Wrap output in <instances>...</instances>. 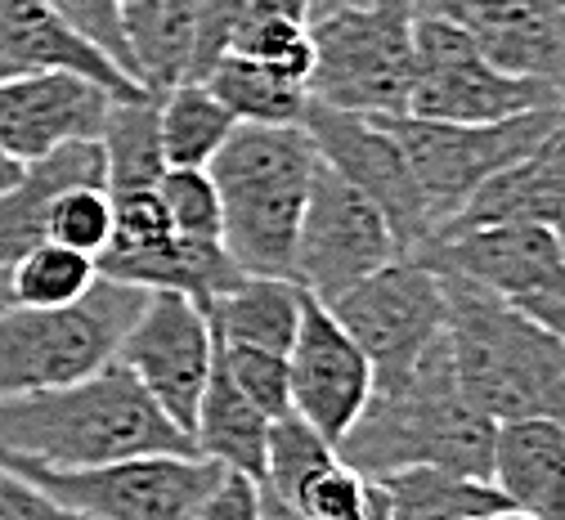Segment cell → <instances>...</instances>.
<instances>
[{
    "label": "cell",
    "mask_w": 565,
    "mask_h": 520,
    "mask_svg": "<svg viewBox=\"0 0 565 520\" xmlns=\"http://www.w3.org/2000/svg\"><path fill=\"white\" fill-rule=\"evenodd\" d=\"M256 511H260V480L225 467L221 480L198 502L193 520H256Z\"/></svg>",
    "instance_id": "d590c367"
},
{
    "label": "cell",
    "mask_w": 565,
    "mask_h": 520,
    "mask_svg": "<svg viewBox=\"0 0 565 520\" xmlns=\"http://www.w3.org/2000/svg\"><path fill=\"white\" fill-rule=\"evenodd\" d=\"M493 431H499V422L467 400L454 368L449 332H440L417 354L399 386L369 395L355 426L337 439V458L364 476L436 467L467 480H489Z\"/></svg>",
    "instance_id": "6da1fadb"
},
{
    "label": "cell",
    "mask_w": 565,
    "mask_h": 520,
    "mask_svg": "<svg viewBox=\"0 0 565 520\" xmlns=\"http://www.w3.org/2000/svg\"><path fill=\"white\" fill-rule=\"evenodd\" d=\"M99 269L95 256L77 252V247H63L54 238L36 243L32 252H23L10 265V291H14V306H36V310H54V306H73L95 287Z\"/></svg>",
    "instance_id": "f546056e"
},
{
    "label": "cell",
    "mask_w": 565,
    "mask_h": 520,
    "mask_svg": "<svg viewBox=\"0 0 565 520\" xmlns=\"http://www.w3.org/2000/svg\"><path fill=\"white\" fill-rule=\"evenodd\" d=\"M404 256L386 215L355 189L345 184L332 167H315L310 198L297 230L292 252V283H301L319 301H337L345 287H355L386 261Z\"/></svg>",
    "instance_id": "7c38bea8"
},
{
    "label": "cell",
    "mask_w": 565,
    "mask_h": 520,
    "mask_svg": "<svg viewBox=\"0 0 565 520\" xmlns=\"http://www.w3.org/2000/svg\"><path fill=\"white\" fill-rule=\"evenodd\" d=\"M552 104H561L552 82L493 67L458 23L413 19V91L404 113L431 121H503Z\"/></svg>",
    "instance_id": "30bf717a"
},
{
    "label": "cell",
    "mask_w": 565,
    "mask_h": 520,
    "mask_svg": "<svg viewBox=\"0 0 565 520\" xmlns=\"http://www.w3.org/2000/svg\"><path fill=\"white\" fill-rule=\"evenodd\" d=\"M377 121L404 148L413 180H417L422 198H427L431 234H436L489 176H499L503 167H512L516 158L530 153L543 139V130L556 121V104L516 113L503 121H431V117H413V113H391Z\"/></svg>",
    "instance_id": "ba28073f"
},
{
    "label": "cell",
    "mask_w": 565,
    "mask_h": 520,
    "mask_svg": "<svg viewBox=\"0 0 565 520\" xmlns=\"http://www.w3.org/2000/svg\"><path fill=\"white\" fill-rule=\"evenodd\" d=\"M556 234H561V247H565V220H561V225H556Z\"/></svg>",
    "instance_id": "ee69618b"
},
{
    "label": "cell",
    "mask_w": 565,
    "mask_h": 520,
    "mask_svg": "<svg viewBox=\"0 0 565 520\" xmlns=\"http://www.w3.org/2000/svg\"><path fill=\"white\" fill-rule=\"evenodd\" d=\"M45 238H54L63 247H77L86 256H99L113 238V193L104 184L63 189L50 206Z\"/></svg>",
    "instance_id": "836d02e7"
},
{
    "label": "cell",
    "mask_w": 565,
    "mask_h": 520,
    "mask_svg": "<svg viewBox=\"0 0 565 520\" xmlns=\"http://www.w3.org/2000/svg\"><path fill=\"white\" fill-rule=\"evenodd\" d=\"M202 86L216 95L234 121H256V126H292L306 113V86L278 77L274 67L243 59V54H221L202 77Z\"/></svg>",
    "instance_id": "f1b7e54d"
},
{
    "label": "cell",
    "mask_w": 565,
    "mask_h": 520,
    "mask_svg": "<svg viewBox=\"0 0 565 520\" xmlns=\"http://www.w3.org/2000/svg\"><path fill=\"white\" fill-rule=\"evenodd\" d=\"M552 6H556V10H561V14H565V0H552Z\"/></svg>",
    "instance_id": "f6af8a7d"
},
{
    "label": "cell",
    "mask_w": 565,
    "mask_h": 520,
    "mask_svg": "<svg viewBox=\"0 0 565 520\" xmlns=\"http://www.w3.org/2000/svg\"><path fill=\"white\" fill-rule=\"evenodd\" d=\"M458 520H484V516H458Z\"/></svg>",
    "instance_id": "bcb514c9"
},
{
    "label": "cell",
    "mask_w": 565,
    "mask_h": 520,
    "mask_svg": "<svg viewBox=\"0 0 565 520\" xmlns=\"http://www.w3.org/2000/svg\"><path fill=\"white\" fill-rule=\"evenodd\" d=\"M493 485L539 520H565V426L525 417L493 431Z\"/></svg>",
    "instance_id": "44dd1931"
},
{
    "label": "cell",
    "mask_w": 565,
    "mask_h": 520,
    "mask_svg": "<svg viewBox=\"0 0 565 520\" xmlns=\"http://www.w3.org/2000/svg\"><path fill=\"white\" fill-rule=\"evenodd\" d=\"M145 306V287L95 278L73 306H6L0 310V400L77 382L117 354L121 332Z\"/></svg>",
    "instance_id": "8992f818"
},
{
    "label": "cell",
    "mask_w": 565,
    "mask_h": 520,
    "mask_svg": "<svg viewBox=\"0 0 565 520\" xmlns=\"http://www.w3.org/2000/svg\"><path fill=\"white\" fill-rule=\"evenodd\" d=\"M0 449L45 467H99L145 454H198L126 363L50 391L0 400Z\"/></svg>",
    "instance_id": "7a4b0ae2"
},
{
    "label": "cell",
    "mask_w": 565,
    "mask_h": 520,
    "mask_svg": "<svg viewBox=\"0 0 565 520\" xmlns=\"http://www.w3.org/2000/svg\"><path fill=\"white\" fill-rule=\"evenodd\" d=\"M0 467L28 476L82 520H193L198 502L225 471L202 454H145L99 467H45L6 449H0Z\"/></svg>",
    "instance_id": "52a82bcc"
},
{
    "label": "cell",
    "mask_w": 565,
    "mask_h": 520,
    "mask_svg": "<svg viewBox=\"0 0 565 520\" xmlns=\"http://www.w3.org/2000/svg\"><path fill=\"white\" fill-rule=\"evenodd\" d=\"M158 198L171 215V225L180 238H193V243H221V193L211 184L206 171H193V167H167L162 180H158ZM225 247V243H221Z\"/></svg>",
    "instance_id": "d6a6232c"
},
{
    "label": "cell",
    "mask_w": 565,
    "mask_h": 520,
    "mask_svg": "<svg viewBox=\"0 0 565 520\" xmlns=\"http://www.w3.org/2000/svg\"><path fill=\"white\" fill-rule=\"evenodd\" d=\"M77 184L108 189V162L99 139H73L36 162H23L19 180L0 193V265H14L23 252L45 243V220L54 198Z\"/></svg>",
    "instance_id": "ffe728a7"
},
{
    "label": "cell",
    "mask_w": 565,
    "mask_h": 520,
    "mask_svg": "<svg viewBox=\"0 0 565 520\" xmlns=\"http://www.w3.org/2000/svg\"><path fill=\"white\" fill-rule=\"evenodd\" d=\"M50 10H58L67 23H73L86 41H95L130 82H139L135 72V59H130V45H126V32H121V0H45ZM145 86V82H139ZM149 91V86H145Z\"/></svg>",
    "instance_id": "e575fe53"
},
{
    "label": "cell",
    "mask_w": 565,
    "mask_h": 520,
    "mask_svg": "<svg viewBox=\"0 0 565 520\" xmlns=\"http://www.w3.org/2000/svg\"><path fill=\"white\" fill-rule=\"evenodd\" d=\"M14 306V291H10V265H0V310Z\"/></svg>",
    "instance_id": "60d3db41"
},
{
    "label": "cell",
    "mask_w": 565,
    "mask_h": 520,
    "mask_svg": "<svg viewBox=\"0 0 565 520\" xmlns=\"http://www.w3.org/2000/svg\"><path fill=\"white\" fill-rule=\"evenodd\" d=\"M561 225L565 220V91L556 104V121L525 158L489 176L431 238L476 230V225Z\"/></svg>",
    "instance_id": "ac0fdd59"
},
{
    "label": "cell",
    "mask_w": 565,
    "mask_h": 520,
    "mask_svg": "<svg viewBox=\"0 0 565 520\" xmlns=\"http://www.w3.org/2000/svg\"><path fill=\"white\" fill-rule=\"evenodd\" d=\"M391 494V520H458V516H493L508 498L493 480H467L436 467H404L377 476Z\"/></svg>",
    "instance_id": "83f0119b"
},
{
    "label": "cell",
    "mask_w": 565,
    "mask_h": 520,
    "mask_svg": "<svg viewBox=\"0 0 565 520\" xmlns=\"http://www.w3.org/2000/svg\"><path fill=\"white\" fill-rule=\"evenodd\" d=\"M413 14L449 19L493 67L565 91V14L552 0H413Z\"/></svg>",
    "instance_id": "e0dca14e"
},
{
    "label": "cell",
    "mask_w": 565,
    "mask_h": 520,
    "mask_svg": "<svg viewBox=\"0 0 565 520\" xmlns=\"http://www.w3.org/2000/svg\"><path fill=\"white\" fill-rule=\"evenodd\" d=\"M158 95L162 91H139L130 99H113L99 144L108 162V193H135V189H158L167 158H162V135H158Z\"/></svg>",
    "instance_id": "484cf974"
},
{
    "label": "cell",
    "mask_w": 565,
    "mask_h": 520,
    "mask_svg": "<svg viewBox=\"0 0 565 520\" xmlns=\"http://www.w3.org/2000/svg\"><path fill=\"white\" fill-rule=\"evenodd\" d=\"M0 520H77V516L67 507H58L28 476L0 467Z\"/></svg>",
    "instance_id": "8d00e7d4"
},
{
    "label": "cell",
    "mask_w": 565,
    "mask_h": 520,
    "mask_svg": "<svg viewBox=\"0 0 565 520\" xmlns=\"http://www.w3.org/2000/svg\"><path fill=\"white\" fill-rule=\"evenodd\" d=\"M0 50L10 54L19 72H77V77L113 91L117 99L145 91L45 0H0Z\"/></svg>",
    "instance_id": "d6986e66"
},
{
    "label": "cell",
    "mask_w": 565,
    "mask_h": 520,
    "mask_svg": "<svg viewBox=\"0 0 565 520\" xmlns=\"http://www.w3.org/2000/svg\"><path fill=\"white\" fill-rule=\"evenodd\" d=\"M408 256L499 291L512 310L565 341V247L556 225H476L417 243Z\"/></svg>",
    "instance_id": "9c48e42d"
},
{
    "label": "cell",
    "mask_w": 565,
    "mask_h": 520,
    "mask_svg": "<svg viewBox=\"0 0 565 520\" xmlns=\"http://www.w3.org/2000/svg\"><path fill=\"white\" fill-rule=\"evenodd\" d=\"M484 520H539V516H530V511H521V507H503V511H493V516H484Z\"/></svg>",
    "instance_id": "ab89813d"
},
{
    "label": "cell",
    "mask_w": 565,
    "mask_h": 520,
    "mask_svg": "<svg viewBox=\"0 0 565 520\" xmlns=\"http://www.w3.org/2000/svg\"><path fill=\"white\" fill-rule=\"evenodd\" d=\"M301 126L310 130V139L319 148V162L332 167L345 184H355L386 215V225L404 256L417 243L431 238L427 198H422V189L413 180V167L404 158V148L395 144V135L373 113H341L319 99H306Z\"/></svg>",
    "instance_id": "5bb4252c"
},
{
    "label": "cell",
    "mask_w": 565,
    "mask_h": 520,
    "mask_svg": "<svg viewBox=\"0 0 565 520\" xmlns=\"http://www.w3.org/2000/svg\"><path fill=\"white\" fill-rule=\"evenodd\" d=\"M10 77H19V67L10 63V54H6V50H0V82H10Z\"/></svg>",
    "instance_id": "b9f144b4"
},
{
    "label": "cell",
    "mask_w": 565,
    "mask_h": 520,
    "mask_svg": "<svg viewBox=\"0 0 565 520\" xmlns=\"http://www.w3.org/2000/svg\"><path fill=\"white\" fill-rule=\"evenodd\" d=\"M77 520H82V516H77Z\"/></svg>",
    "instance_id": "7dc6e473"
},
{
    "label": "cell",
    "mask_w": 565,
    "mask_h": 520,
    "mask_svg": "<svg viewBox=\"0 0 565 520\" xmlns=\"http://www.w3.org/2000/svg\"><path fill=\"white\" fill-rule=\"evenodd\" d=\"M440 274L445 332L467 400L493 422L543 417L565 426V341L512 310L499 291Z\"/></svg>",
    "instance_id": "3957f363"
},
{
    "label": "cell",
    "mask_w": 565,
    "mask_h": 520,
    "mask_svg": "<svg viewBox=\"0 0 565 520\" xmlns=\"http://www.w3.org/2000/svg\"><path fill=\"white\" fill-rule=\"evenodd\" d=\"M265 439H269V417L230 382L221 359L211 363L206 391L198 400L193 417V449L230 471H243L252 480L265 476Z\"/></svg>",
    "instance_id": "7402d4cb"
},
{
    "label": "cell",
    "mask_w": 565,
    "mask_h": 520,
    "mask_svg": "<svg viewBox=\"0 0 565 520\" xmlns=\"http://www.w3.org/2000/svg\"><path fill=\"white\" fill-rule=\"evenodd\" d=\"M19 171H23V162H14V158L6 153V148H0V193H6V189L19 180Z\"/></svg>",
    "instance_id": "f35d334b"
},
{
    "label": "cell",
    "mask_w": 565,
    "mask_h": 520,
    "mask_svg": "<svg viewBox=\"0 0 565 520\" xmlns=\"http://www.w3.org/2000/svg\"><path fill=\"white\" fill-rule=\"evenodd\" d=\"M121 32L149 91L184 82L193 54V0H121Z\"/></svg>",
    "instance_id": "cb8c5ba5"
},
{
    "label": "cell",
    "mask_w": 565,
    "mask_h": 520,
    "mask_svg": "<svg viewBox=\"0 0 565 520\" xmlns=\"http://www.w3.org/2000/svg\"><path fill=\"white\" fill-rule=\"evenodd\" d=\"M234 113L211 95L202 82H180L158 95V135L167 167L206 171V162L221 153V144L234 130Z\"/></svg>",
    "instance_id": "4316f807"
},
{
    "label": "cell",
    "mask_w": 565,
    "mask_h": 520,
    "mask_svg": "<svg viewBox=\"0 0 565 520\" xmlns=\"http://www.w3.org/2000/svg\"><path fill=\"white\" fill-rule=\"evenodd\" d=\"M256 520H310V516L301 507H292L288 498H278L274 489L260 485V511H256Z\"/></svg>",
    "instance_id": "74e56055"
},
{
    "label": "cell",
    "mask_w": 565,
    "mask_h": 520,
    "mask_svg": "<svg viewBox=\"0 0 565 520\" xmlns=\"http://www.w3.org/2000/svg\"><path fill=\"white\" fill-rule=\"evenodd\" d=\"M216 332V328H211ZM216 359L230 373V382L269 417H288L292 413V378H288V354H269V350H252V346H234L216 337Z\"/></svg>",
    "instance_id": "1f68e13d"
},
{
    "label": "cell",
    "mask_w": 565,
    "mask_h": 520,
    "mask_svg": "<svg viewBox=\"0 0 565 520\" xmlns=\"http://www.w3.org/2000/svg\"><path fill=\"white\" fill-rule=\"evenodd\" d=\"M337 463V449L332 444L297 413L269 422V439H265V476L260 485L274 489L278 498H288L297 507V498L306 494V485L328 471Z\"/></svg>",
    "instance_id": "4dcf8cb0"
},
{
    "label": "cell",
    "mask_w": 565,
    "mask_h": 520,
    "mask_svg": "<svg viewBox=\"0 0 565 520\" xmlns=\"http://www.w3.org/2000/svg\"><path fill=\"white\" fill-rule=\"evenodd\" d=\"M315 167L319 148L301 121H238L221 153L206 162V176L221 193V243L243 274L292 278V252Z\"/></svg>",
    "instance_id": "277c9868"
},
{
    "label": "cell",
    "mask_w": 565,
    "mask_h": 520,
    "mask_svg": "<svg viewBox=\"0 0 565 520\" xmlns=\"http://www.w3.org/2000/svg\"><path fill=\"white\" fill-rule=\"evenodd\" d=\"M288 378H292V413L306 417L332 449L355 426V417L373 395V368L364 350L350 341L337 315L310 291L301 296V323L288 350Z\"/></svg>",
    "instance_id": "9a60e30c"
},
{
    "label": "cell",
    "mask_w": 565,
    "mask_h": 520,
    "mask_svg": "<svg viewBox=\"0 0 565 520\" xmlns=\"http://www.w3.org/2000/svg\"><path fill=\"white\" fill-rule=\"evenodd\" d=\"M113 99L77 72H19L0 82V148L14 162H36L58 144L99 139Z\"/></svg>",
    "instance_id": "2e32d148"
},
{
    "label": "cell",
    "mask_w": 565,
    "mask_h": 520,
    "mask_svg": "<svg viewBox=\"0 0 565 520\" xmlns=\"http://www.w3.org/2000/svg\"><path fill=\"white\" fill-rule=\"evenodd\" d=\"M113 359L126 363L153 404L193 439L198 400L216 363V332L206 310L180 291H145V306L135 310Z\"/></svg>",
    "instance_id": "4fadbf2b"
},
{
    "label": "cell",
    "mask_w": 565,
    "mask_h": 520,
    "mask_svg": "<svg viewBox=\"0 0 565 520\" xmlns=\"http://www.w3.org/2000/svg\"><path fill=\"white\" fill-rule=\"evenodd\" d=\"M310 14H315V0H247L230 36V54L256 59L274 67L278 77L306 86L315 63Z\"/></svg>",
    "instance_id": "d4e9b609"
},
{
    "label": "cell",
    "mask_w": 565,
    "mask_h": 520,
    "mask_svg": "<svg viewBox=\"0 0 565 520\" xmlns=\"http://www.w3.org/2000/svg\"><path fill=\"white\" fill-rule=\"evenodd\" d=\"M413 0H350L310 19L306 95L341 108L391 117L413 91Z\"/></svg>",
    "instance_id": "5b68a950"
},
{
    "label": "cell",
    "mask_w": 565,
    "mask_h": 520,
    "mask_svg": "<svg viewBox=\"0 0 565 520\" xmlns=\"http://www.w3.org/2000/svg\"><path fill=\"white\" fill-rule=\"evenodd\" d=\"M332 6H350V0H315V14H319V10H332ZM315 14H310V19H315Z\"/></svg>",
    "instance_id": "7bdbcfd3"
},
{
    "label": "cell",
    "mask_w": 565,
    "mask_h": 520,
    "mask_svg": "<svg viewBox=\"0 0 565 520\" xmlns=\"http://www.w3.org/2000/svg\"><path fill=\"white\" fill-rule=\"evenodd\" d=\"M337 323L350 332L373 368V391L399 386L417 354L445 332V287L431 265L395 256L355 287L328 301Z\"/></svg>",
    "instance_id": "8fae6325"
},
{
    "label": "cell",
    "mask_w": 565,
    "mask_h": 520,
    "mask_svg": "<svg viewBox=\"0 0 565 520\" xmlns=\"http://www.w3.org/2000/svg\"><path fill=\"white\" fill-rule=\"evenodd\" d=\"M301 296H306V287L292 278L243 274V283L234 291L211 301L206 319L221 341L288 354L297 341V323H301Z\"/></svg>",
    "instance_id": "603a6c76"
}]
</instances>
